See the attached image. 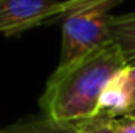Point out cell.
<instances>
[{
    "mask_svg": "<svg viewBox=\"0 0 135 133\" xmlns=\"http://www.w3.org/2000/svg\"><path fill=\"white\" fill-rule=\"evenodd\" d=\"M110 33L113 42L119 47L127 66H135V22H126L119 16H112Z\"/></svg>",
    "mask_w": 135,
    "mask_h": 133,
    "instance_id": "cell-5",
    "label": "cell"
},
{
    "mask_svg": "<svg viewBox=\"0 0 135 133\" xmlns=\"http://www.w3.org/2000/svg\"><path fill=\"white\" fill-rule=\"evenodd\" d=\"M126 80H127V88L131 96V110L127 116H135V66L126 67Z\"/></svg>",
    "mask_w": 135,
    "mask_h": 133,
    "instance_id": "cell-9",
    "label": "cell"
},
{
    "mask_svg": "<svg viewBox=\"0 0 135 133\" xmlns=\"http://www.w3.org/2000/svg\"><path fill=\"white\" fill-rule=\"evenodd\" d=\"M123 0H71L61 21V52L58 66H66L112 42V8Z\"/></svg>",
    "mask_w": 135,
    "mask_h": 133,
    "instance_id": "cell-2",
    "label": "cell"
},
{
    "mask_svg": "<svg viewBox=\"0 0 135 133\" xmlns=\"http://www.w3.org/2000/svg\"><path fill=\"white\" fill-rule=\"evenodd\" d=\"M112 125L116 133H135V116H123L112 119Z\"/></svg>",
    "mask_w": 135,
    "mask_h": 133,
    "instance_id": "cell-8",
    "label": "cell"
},
{
    "mask_svg": "<svg viewBox=\"0 0 135 133\" xmlns=\"http://www.w3.org/2000/svg\"><path fill=\"white\" fill-rule=\"evenodd\" d=\"M124 67L127 64L113 41L71 64L58 66L39 99L46 117L66 124L94 117L102 91Z\"/></svg>",
    "mask_w": 135,
    "mask_h": 133,
    "instance_id": "cell-1",
    "label": "cell"
},
{
    "mask_svg": "<svg viewBox=\"0 0 135 133\" xmlns=\"http://www.w3.org/2000/svg\"><path fill=\"white\" fill-rule=\"evenodd\" d=\"M0 133H79L75 124L57 122L49 117L22 121L8 127L0 129Z\"/></svg>",
    "mask_w": 135,
    "mask_h": 133,
    "instance_id": "cell-6",
    "label": "cell"
},
{
    "mask_svg": "<svg viewBox=\"0 0 135 133\" xmlns=\"http://www.w3.org/2000/svg\"><path fill=\"white\" fill-rule=\"evenodd\" d=\"M129 110H131V96L126 80V67H124L108 81V85L102 91L96 116L112 121L116 117L127 116Z\"/></svg>",
    "mask_w": 135,
    "mask_h": 133,
    "instance_id": "cell-4",
    "label": "cell"
},
{
    "mask_svg": "<svg viewBox=\"0 0 135 133\" xmlns=\"http://www.w3.org/2000/svg\"><path fill=\"white\" fill-rule=\"evenodd\" d=\"M77 130L79 133H116L112 121L110 119H104V117H91L82 122H77Z\"/></svg>",
    "mask_w": 135,
    "mask_h": 133,
    "instance_id": "cell-7",
    "label": "cell"
},
{
    "mask_svg": "<svg viewBox=\"0 0 135 133\" xmlns=\"http://www.w3.org/2000/svg\"><path fill=\"white\" fill-rule=\"evenodd\" d=\"M71 0H0V34L16 36L61 19Z\"/></svg>",
    "mask_w": 135,
    "mask_h": 133,
    "instance_id": "cell-3",
    "label": "cell"
}]
</instances>
